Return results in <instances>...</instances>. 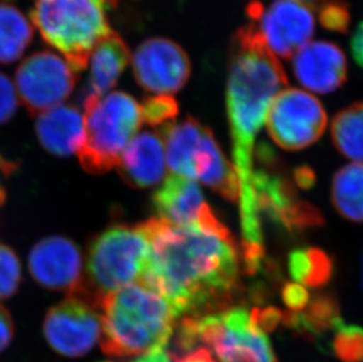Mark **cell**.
Returning <instances> with one entry per match:
<instances>
[{"label":"cell","instance_id":"obj_4","mask_svg":"<svg viewBox=\"0 0 363 362\" xmlns=\"http://www.w3.org/2000/svg\"><path fill=\"white\" fill-rule=\"evenodd\" d=\"M106 0H33L32 23L74 71L85 70L96 45L110 35Z\"/></svg>","mask_w":363,"mask_h":362},{"label":"cell","instance_id":"obj_16","mask_svg":"<svg viewBox=\"0 0 363 362\" xmlns=\"http://www.w3.org/2000/svg\"><path fill=\"white\" fill-rule=\"evenodd\" d=\"M152 202L158 219L179 227L198 225L208 207L199 185L182 175L168 177L153 194Z\"/></svg>","mask_w":363,"mask_h":362},{"label":"cell","instance_id":"obj_30","mask_svg":"<svg viewBox=\"0 0 363 362\" xmlns=\"http://www.w3.org/2000/svg\"><path fill=\"white\" fill-rule=\"evenodd\" d=\"M319 21L323 28L346 35L350 31V6L343 0H328L319 7Z\"/></svg>","mask_w":363,"mask_h":362},{"label":"cell","instance_id":"obj_36","mask_svg":"<svg viewBox=\"0 0 363 362\" xmlns=\"http://www.w3.org/2000/svg\"><path fill=\"white\" fill-rule=\"evenodd\" d=\"M295 180L300 187L309 188L314 185L315 175L308 168H300L295 172Z\"/></svg>","mask_w":363,"mask_h":362},{"label":"cell","instance_id":"obj_11","mask_svg":"<svg viewBox=\"0 0 363 362\" xmlns=\"http://www.w3.org/2000/svg\"><path fill=\"white\" fill-rule=\"evenodd\" d=\"M98 306L71 295L52 307L45 317L44 335L55 352L67 358L85 356L101 338Z\"/></svg>","mask_w":363,"mask_h":362},{"label":"cell","instance_id":"obj_20","mask_svg":"<svg viewBox=\"0 0 363 362\" xmlns=\"http://www.w3.org/2000/svg\"><path fill=\"white\" fill-rule=\"evenodd\" d=\"M91 77L86 96L103 98L117 84L130 60V48L117 32H111L91 55Z\"/></svg>","mask_w":363,"mask_h":362},{"label":"cell","instance_id":"obj_23","mask_svg":"<svg viewBox=\"0 0 363 362\" xmlns=\"http://www.w3.org/2000/svg\"><path fill=\"white\" fill-rule=\"evenodd\" d=\"M332 202L343 218L363 222V163L347 165L336 172L333 179Z\"/></svg>","mask_w":363,"mask_h":362},{"label":"cell","instance_id":"obj_18","mask_svg":"<svg viewBox=\"0 0 363 362\" xmlns=\"http://www.w3.org/2000/svg\"><path fill=\"white\" fill-rule=\"evenodd\" d=\"M191 179H198L228 202L239 199L237 172L223 155L216 137L206 127L191 161Z\"/></svg>","mask_w":363,"mask_h":362},{"label":"cell","instance_id":"obj_33","mask_svg":"<svg viewBox=\"0 0 363 362\" xmlns=\"http://www.w3.org/2000/svg\"><path fill=\"white\" fill-rule=\"evenodd\" d=\"M14 326L6 308L0 306V353L7 349L13 338Z\"/></svg>","mask_w":363,"mask_h":362},{"label":"cell","instance_id":"obj_31","mask_svg":"<svg viewBox=\"0 0 363 362\" xmlns=\"http://www.w3.org/2000/svg\"><path fill=\"white\" fill-rule=\"evenodd\" d=\"M18 109V94L13 82L0 72V125L6 124L16 114Z\"/></svg>","mask_w":363,"mask_h":362},{"label":"cell","instance_id":"obj_15","mask_svg":"<svg viewBox=\"0 0 363 362\" xmlns=\"http://www.w3.org/2000/svg\"><path fill=\"white\" fill-rule=\"evenodd\" d=\"M293 73L303 87L320 93L334 92L347 82V57L339 45L330 41H313L294 55Z\"/></svg>","mask_w":363,"mask_h":362},{"label":"cell","instance_id":"obj_38","mask_svg":"<svg viewBox=\"0 0 363 362\" xmlns=\"http://www.w3.org/2000/svg\"><path fill=\"white\" fill-rule=\"evenodd\" d=\"M4 202H5V192H4V188L0 185V206L3 205Z\"/></svg>","mask_w":363,"mask_h":362},{"label":"cell","instance_id":"obj_34","mask_svg":"<svg viewBox=\"0 0 363 362\" xmlns=\"http://www.w3.org/2000/svg\"><path fill=\"white\" fill-rule=\"evenodd\" d=\"M174 362H216L212 353L206 347H196L182 356H171Z\"/></svg>","mask_w":363,"mask_h":362},{"label":"cell","instance_id":"obj_1","mask_svg":"<svg viewBox=\"0 0 363 362\" xmlns=\"http://www.w3.org/2000/svg\"><path fill=\"white\" fill-rule=\"evenodd\" d=\"M140 225L151 245L140 281L167 301L175 319L200 318L230 299L239 277L230 231L179 227L158 218Z\"/></svg>","mask_w":363,"mask_h":362},{"label":"cell","instance_id":"obj_13","mask_svg":"<svg viewBox=\"0 0 363 362\" xmlns=\"http://www.w3.org/2000/svg\"><path fill=\"white\" fill-rule=\"evenodd\" d=\"M252 184L260 218L264 214L288 231H302L323 224L319 209L298 200L291 182L280 175L257 170L253 171Z\"/></svg>","mask_w":363,"mask_h":362},{"label":"cell","instance_id":"obj_25","mask_svg":"<svg viewBox=\"0 0 363 362\" xmlns=\"http://www.w3.org/2000/svg\"><path fill=\"white\" fill-rule=\"evenodd\" d=\"M332 138L340 153L363 163V102L352 104L336 114Z\"/></svg>","mask_w":363,"mask_h":362},{"label":"cell","instance_id":"obj_10","mask_svg":"<svg viewBox=\"0 0 363 362\" xmlns=\"http://www.w3.org/2000/svg\"><path fill=\"white\" fill-rule=\"evenodd\" d=\"M246 12L277 57L291 58L314 35L312 11L293 0H274L267 7L252 1Z\"/></svg>","mask_w":363,"mask_h":362},{"label":"cell","instance_id":"obj_32","mask_svg":"<svg viewBox=\"0 0 363 362\" xmlns=\"http://www.w3.org/2000/svg\"><path fill=\"white\" fill-rule=\"evenodd\" d=\"M282 300L293 313H298L308 306L311 297L305 286L298 283L286 284L282 288Z\"/></svg>","mask_w":363,"mask_h":362},{"label":"cell","instance_id":"obj_3","mask_svg":"<svg viewBox=\"0 0 363 362\" xmlns=\"http://www.w3.org/2000/svg\"><path fill=\"white\" fill-rule=\"evenodd\" d=\"M103 352L113 358L145 356L164 349L174 331L175 317L167 301L138 281L100 302Z\"/></svg>","mask_w":363,"mask_h":362},{"label":"cell","instance_id":"obj_9","mask_svg":"<svg viewBox=\"0 0 363 362\" xmlns=\"http://www.w3.org/2000/svg\"><path fill=\"white\" fill-rule=\"evenodd\" d=\"M77 82L69 62L50 51L35 52L16 72L18 96L33 116L59 106L71 96Z\"/></svg>","mask_w":363,"mask_h":362},{"label":"cell","instance_id":"obj_19","mask_svg":"<svg viewBox=\"0 0 363 362\" xmlns=\"http://www.w3.org/2000/svg\"><path fill=\"white\" fill-rule=\"evenodd\" d=\"M85 123L79 109L67 105L40 113L35 132L45 150L59 157H69L79 150Z\"/></svg>","mask_w":363,"mask_h":362},{"label":"cell","instance_id":"obj_12","mask_svg":"<svg viewBox=\"0 0 363 362\" xmlns=\"http://www.w3.org/2000/svg\"><path fill=\"white\" fill-rule=\"evenodd\" d=\"M132 67L138 85L159 94L179 92L192 71L185 50L178 43L160 37L147 39L135 50Z\"/></svg>","mask_w":363,"mask_h":362},{"label":"cell","instance_id":"obj_8","mask_svg":"<svg viewBox=\"0 0 363 362\" xmlns=\"http://www.w3.org/2000/svg\"><path fill=\"white\" fill-rule=\"evenodd\" d=\"M323 104L311 93L286 89L268 109L266 124L275 144L284 150H298L319 141L327 127Z\"/></svg>","mask_w":363,"mask_h":362},{"label":"cell","instance_id":"obj_5","mask_svg":"<svg viewBox=\"0 0 363 362\" xmlns=\"http://www.w3.org/2000/svg\"><path fill=\"white\" fill-rule=\"evenodd\" d=\"M84 141L78 150L82 168L92 175L117 168L121 154L143 124L140 105L125 92L103 98L85 96Z\"/></svg>","mask_w":363,"mask_h":362},{"label":"cell","instance_id":"obj_28","mask_svg":"<svg viewBox=\"0 0 363 362\" xmlns=\"http://www.w3.org/2000/svg\"><path fill=\"white\" fill-rule=\"evenodd\" d=\"M141 116L150 126H164L179 114V104L168 94L146 97L140 105Z\"/></svg>","mask_w":363,"mask_h":362},{"label":"cell","instance_id":"obj_2","mask_svg":"<svg viewBox=\"0 0 363 362\" xmlns=\"http://www.w3.org/2000/svg\"><path fill=\"white\" fill-rule=\"evenodd\" d=\"M287 85L284 67L257 26L250 23L237 30L230 46L226 109L239 179L241 229L246 238L262 232L252 184L254 144L272 102Z\"/></svg>","mask_w":363,"mask_h":362},{"label":"cell","instance_id":"obj_21","mask_svg":"<svg viewBox=\"0 0 363 362\" xmlns=\"http://www.w3.org/2000/svg\"><path fill=\"white\" fill-rule=\"evenodd\" d=\"M206 127L192 116L182 123H169L162 127L168 166L175 175L191 179L193 153Z\"/></svg>","mask_w":363,"mask_h":362},{"label":"cell","instance_id":"obj_17","mask_svg":"<svg viewBox=\"0 0 363 362\" xmlns=\"http://www.w3.org/2000/svg\"><path fill=\"white\" fill-rule=\"evenodd\" d=\"M125 182L135 188L151 187L164 173L162 138L152 132L138 134L127 145L117 166Z\"/></svg>","mask_w":363,"mask_h":362},{"label":"cell","instance_id":"obj_6","mask_svg":"<svg viewBox=\"0 0 363 362\" xmlns=\"http://www.w3.org/2000/svg\"><path fill=\"white\" fill-rule=\"evenodd\" d=\"M151 245L141 225L112 226L93 240L87 256L89 284L80 297L99 307L107 294L141 280Z\"/></svg>","mask_w":363,"mask_h":362},{"label":"cell","instance_id":"obj_27","mask_svg":"<svg viewBox=\"0 0 363 362\" xmlns=\"http://www.w3.org/2000/svg\"><path fill=\"white\" fill-rule=\"evenodd\" d=\"M332 347L341 361H363V328L341 322L334 329Z\"/></svg>","mask_w":363,"mask_h":362},{"label":"cell","instance_id":"obj_35","mask_svg":"<svg viewBox=\"0 0 363 362\" xmlns=\"http://www.w3.org/2000/svg\"><path fill=\"white\" fill-rule=\"evenodd\" d=\"M350 48L354 60L363 69V21L357 25V30L354 32L350 41Z\"/></svg>","mask_w":363,"mask_h":362},{"label":"cell","instance_id":"obj_7","mask_svg":"<svg viewBox=\"0 0 363 362\" xmlns=\"http://www.w3.org/2000/svg\"><path fill=\"white\" fill-rule=\"evenodd\" d=\"M193 318L198 341L219 362H278L267 335L243 308Z\"/></svg>","mask_w":363,"mask_h":362},{"label":"cell","instance_id":"obj_14","mask_svg":"<svg viewBox=\"0 0 363 362\" xmlns=\"http://www.w3.org/2000/svg\"><path fill=\"white\" fill-rule=\"evenodd\" d=\"M28 267L39 285L80 295L84 288L82 258L76 243L64 236H48L35 243Z\"/></svg>","mask_w":363,"mask_h":362},{"label":"cell","instance_id":"obj_29","mask_svg":"<svg viewBox=\"0 0 363 362\" xmlns=\"http://www.w3.org/2000/svg\"><path fill=\"white\" fill-rule=\"evenodd\" d=\"M21 279V261L10 247L0 243V300L17 292Z\"/></svg>","mask_w":363,"mask_h":362},{"label":"cell","instance_id":"obj_24","mask_svg":"<svg viewBox=\"0 0 363 362\" xmlns=\"http://www.w3.org/2000/svg\"><path fill=\"white\" fill-rule=\"evenodd\" d=\"M33 38V28L21 11L0 4V62L11 64L21 58Z\"/></svg>","mask_w":363,"mask_h":362},{"label":"cell","instance_id":"obj_26","mask_svg":"<svg viewBox=\"0 0 363 362\" xmlns=\"http://www.w3.org/2000/svg\"><path fill=\"white\" fill-rule=\"evenodd\" d=\"M291 277L305 287H323L333 277L334 265L325 251L320 248H298L288 258Z\"/></svg>","mask_w":363,"mask_h":362},{"label":"cell","instance_id":"obj_37","mask_svg":"<svg viewBox=\"0 0 363 362\" xmlns=\"http://www.w3.org/2000/svg\"><path fill=\"white\" fill-rule=\"evenodd\" d=\"M133 362H172L171 356L167 353H164V349H159L155 352L148 353L145 356H141L139 359Z\"/></svg>","mask_w":363,"mask_h":362},{"label":"cell","instance_id":"obj_22","mask_svg":"<svg viewBox=\"0 0 363 362\" xmlns=\"http://www.w3.org/2000/svg\"><path fill=\"white\" fill-rule=\"evenodd\" d=\"M282 319L286 325L311 338H320L325 331L335 329L342 322L335 297L327 294L309 301L308 306L301 313L291 312L282 315Z\"/></svg>","mask_w":363,"mask_h":362}]
</instances>
